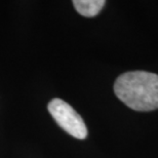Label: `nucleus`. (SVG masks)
Instances as JSON below:
<instances>
[{
  "instance_id": "nucleus-3",
  "label": "nucleus",
  "mask_w": 158,
  "mask_h": 158,
  "mask_svg": "<svg viewBox=\"0 0 158 158\" xmlns=\"http://www.w3.org/2000/svg\"><path fill=\"white\" fill-rule=\"evenodd\" d=\"M73 5L79 15L86 18L97 15L102 10L106 1L104 0H74Z\"/></svg>"
},
{
  "instance_id": "nucleus-1",
  "label": "nucleus",
  "mask_w": 158,
  "mask_h": 158,
  "mask_svg": "<svg viewBox=\"0 0 158 158\" xmlns=\"http://www.w3.org/2000/svg\"><path fill=\"white\" fill-rule=\"evenodd\" d=\"M116 97L135 111L149 112L158 109V75L147 71L121 74L114 83Z\"/></svg>"
},
{
  "instance_id": "nucleus-2",
  "label": "nucleus",
  "mask_w": 158,
  "mask_h": 158,
  "mask_svg": "<svg viewBox=\"0 0 158 158\" xmlns=\"http://www.w3.org/2000/svg\"><path fill=\"white\" fill-rule=\"evenodd\" d=\"M47 109L55 121L70 135L79 140L87 137V127L83 119L65 101L56 98L48 103Z\"/></svg>"
}]
</instances>
